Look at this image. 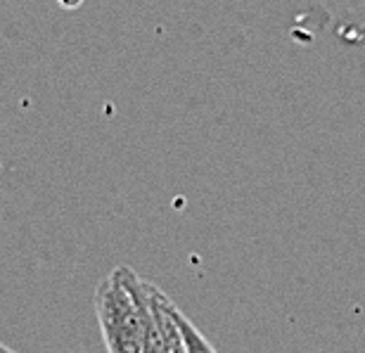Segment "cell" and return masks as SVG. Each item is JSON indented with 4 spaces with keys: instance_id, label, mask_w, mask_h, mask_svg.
Listing matches in <instances>:
<instances>
[{
    "instance_id": "4",
    "label": "cell",
    "mask_w": 365,
    "mask_h": 353,
    "mask_svg": "<svg viewBox=\"0 0 365 353\" xmlns=\"http://www.w3.org/2000/svg\"><path fill=\"white\" fill-rule=\"evenodd\" d=\"M0 353H14V351H12V349H7L5 344H0Z\"/></svg>"
},
{
    "instance_id": "2",
    "label": "cell",
    "mask_w": 365,
    "mask_h": 353,
    "mask_svg": "<svg viewBox=\"0 0 365 353\" xmlns=\"http://www.w3.org/2000/svg\"><path fill=\"white\" fill-rule=\"evenodd\" d=\"M178 325L182 332V339H185V349L187 353H216V349L211 347L209 339L204 337L200 329L195 327V322L187 318L185 313H178Z\"/></svg>"
},
{
    "instance_id": "3",
    "label": "cell",
    "mask_w": 365,
    "mask_h": 353,
    "mask_svg": "<svg viewBox=\"0 0 365 353\" xmlns=\"http://www.w3.org/2000/svg\"><path fill=\"white\" fill-rule=\"evenodd\" d=\"M57 3H60L62 7H69V10H71V7H78V5H81L83 0H57Z\"/></svg>"
},
{
    "instance_id": "1",
    "label": "cell",
    "mask_w": 365,
    "mask_h": 353,
    "mask_svg": "<svg viewBox=\"0 0 365 353\" xmlns=\"http://www.w3.org/2000/svg\"><path fill=\"white\" fill-rule=\"evenodd\" d=\"M133 268L116 266L95 290V315L107 353H143L148 290Z\"/></svg>"
}]
</instances>
